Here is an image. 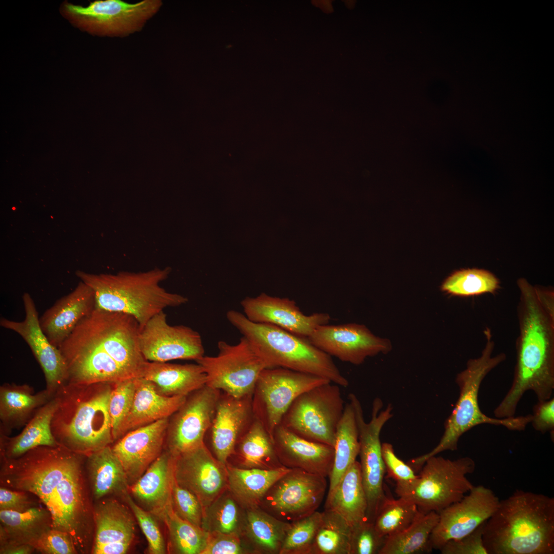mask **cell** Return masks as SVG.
I'll return each mask as SVG.
<instances>
[{"label": "cell", "mask_w": 554, "mask_h": 554, "mask_svg": "<svg viewBox=\"0 0 554 554\" xmlns=\"http://www.w3.org/2000/svg\"><path fill=\"white\" fill-rule=\"evenodd\" d=\"M224 466L212 457L204 443L174 457V475L177 483L192 492L204 507L224 486Z\"/></svg>", "instance_id": "21"}, {"label": "cell", "mask_w": 554, "mask_h": 554, "mask_svg": "<svg viewBox=\"0 0 554 554\" xmlns=\"http://www.w3.org/2000/svg\"><path fill=\"white\" fill-rule=\"evenodd\" d=\"M488 554H553L554 498L516 490L485 522Z\"/></svg>", "instance_id": "3"}, {"label": "cell", "mask_w": 554, "mask_h": 554, "mask_svg": "<svg viewBox=\"0 0 554 554\" xmlns=\"http://www.w3.org/2000/svg\"><path fill=\"white\" fill-rule=\"evenodd\" d=\"M59 405L55 400L41 408L22 433L7 443L5 449L6 458H17L40 446H57L52 434L51 423Z\"/></svg>", "instance_id": "36"}, {"label": "cell", "mask_w": 554, "mask_h": 554, "mask_svg": "<svg viewBox=\"0 0 554 554\" xmlns=\"http://www.w3.org/2000/svg\"><path fill=\"white\" fill-rule=\"evenodd\" d=\"M439 520L435 511L422 512L407 528L386 537L378 554H417L430 552V536Z\"/></svg>", "instance_id": "35"}, {"label": "cell", "mask_w": 554, "mask_h": 554, "mask_svg": "<svg viewBox=\"0 0 554 554\" xmlns=\"http://www.w3.org/2000/svg\"><path fill=\"white\" fill-rule=\"evenodd\" d=\"M23 302L24 320L15 321L1 318L0 325L17 333L25 340L41 365L48 385H57L68 377L66 360L59 348L53 345L44 333L35 304L28 293L23 295Z\"/></svg>", "instance_id": "23"}, {"label": "cell", "mask_w": 554, "mask_h": 554, "mask_svg": "<svg viewBox=\"0 0 554 554\" xmlns=\"http://www.w3.org/2000/svg\"><path fill=\"white\" fill-rule=\"evenodd\" d=\"M239 454L242 463L251 468L272 469L283 466L276 454L272 439L255 417L242 438Z\"/></svg>", "instance_id": "38"}, {"label": "cell", "mask_w": 554, "mask_h": 554, "mask_svg": "<svg viewBox=\"0 0 554 554\" xmlns=\"http://www.w3.org/2000/svg\"><path fill=\"white\" fill-rule=\"evenodd\" d=\"M169 535L170 552L182 554H202L209 535L202 528L180 517L172 505L166 511L163 521Z\"/></svg>", "instance_id": "40"}, {"label": "cell", "mask_w": 554, "mask_h": 554, "mask_svg": "<svg viewBox=\"0 0 554 554\" xmlns=\"http://www.w3.org/2000/svg\"><path fill=\"white\" fill-rule=\"evenodd\" d=\"M499 502L491 489L474 486L462 499L439 513V521L430 536L432 549L440 550L448 541L473 531L491 516Z\"/></svg>", "instance_id": "18"}, {"label": "cell", "mask_w": 554, "mask_h": 554, "mask_svg": "<svg viewBox=\"0 0 554 554\" xmlns=\"http://www.w3.org/2000/svg\"><path fill=\"white\" fill-rule=\"evenodd\" d=\"M533 428L542 433H550L553 437L554 399L538 401L533 408L530 423Z\"/></svg>", "instance_id": "54"}, {"label": "cell", "mask_w": 554, "mask_h": 554, "mask_svg": "<svg viewBox=\"0 0 554 554\" xmlns=\"http://www.w3.org/2000/svg\"><path fill=\"white\" fill-rule=\"evenodd\" d=\"M162 4L160 0H97L84 7L64 2L61 12L76 27L91 34L122 37L141 30Z\"/></svg>", "instance_id": "9"}, {"label": "cell", "mask_w": 554, "mask_h": 554, "mask_svg": "<svg viewBox=\"0 0 554 554\" xmlns=\"http://www.w3.org/2000/svg\"><path fill=\"white\" fill-rule=\"evenodd\" d=\"M476 468L474 461L469 457L450 460L441 456L428 458L416 480L403 487H395V492L415 504L424 513H439L456 503L474 486L467 476Z\"/></svg>", "instance_id": "8"}, {"label": "cell", "mask_w": 554, "mask_h": 554, "mask_svg": "<svg viewBox=\"0 0 554 554\" xmlns=\"http://www.w3.org/2000/svg\"><path fill=\"white\" fill-rule=\"evenodd\" d=\"M170 272L166 267L140 272L93 274L77 270L75 274L93 290L95 308L130 315L141 328L165 308L188 302L186 297L169 292L160 285Z\"/></svg>", "instance_id": "4"}, {"label": "cell", "mask_w": 554, "mask_h": 554, "mask_svg": "<svg viewBox=\"0 0 554 554\" xmlns=\"http://www.w3.org/2000/svg\"><path fill=\"white\" fill-rule=\"evenodd\" d=\"M251 397L236 398L225 393L220 394L218 400L209 429L216 459L224 466L233 452L239 436L251 423Z\"/></svg>", "instance_id": "26"}, {"label": "cell", "mask_w": 554, "mask_h": 554, "mask_svg": "<svg viewBox=\"0 0 554 554\" xmlns=\"http://www.w3.org/2000/svg\"><path fill=\"white\" fill-rule=\"evenodd\" d=\"M174 457L164 450L140 478L129 487L135 502L163 521L172 505Z\"/></svg>", "instance_id": "28"}, {"label": "cell", "mask_w": 554, "mask_h": 554, "mask_svg": "<svg viewBox=\"0 0 554 554\" xmlns=\"http://www.w3.org/2000/svg\"><path fill=\"white\" fill-rule=\"evenodd\" d=\"M487 342L481 355L469 359L466 368L459 373L456 382L459 396L451 414L444 423L443 434L431 451L409 460L407 463L416 471L420 470L429 458L447 451L458 449L459 441L465 433L481 424L503 426L510 430H524L530 423L531 414L499 419L489 417L480 409L478 396L482 381L486 375L506 358L504 353L494 356V344L489 329L484 332Z\"/></svg>", "instance_id": "5"}, {"label": "cell", "mask_w": 554, "mask_h": 554, "mask_svg": "<svg viewBox=\"0 0 554 554\" xmlns=\"http://www.w3.org/2000/svg\"><path fill=\"white\" fill-rule=\"evenodd\" d=\"M34 547L35 550L44 554L78 553L68 533L52 528L41 536Z\"/></svg>", "instance_id": "51"}, {"label": "cell", "mask_w": 554, "mask_h": 554, "mask_svg": "<svg viewBox=\"0 0 554 554\" xmlns=\"http://www.w3.org/2000/svg\"><path fill=\"white\" fill-rule=\"evenodd\" d=\"M333 466L329 476L328 491L337 485L359 454V432L354 408L349 401L345 405L337 426Z\"/></svg>", "instance_id": "34"}, {"label": "cell", "mask_w": 554, "mask_h": 554, "mask_svg": "<svg viewBox=\"0 0 554 554\" xmlns=\"http://www.w3.org/2000/svg\"><path fill=\"white\" fill-rule=\"evenodd\" d=\"M385 539L377 532L373 523L365 521L352 528L350 554H378Z\"/></svg>", "instance_id": "49"}, {"label": "cell", "mask_w": 554, "mask_h": 554, "mask_svg": "<svg viewBox=\"0 0 554 554\" xmlns=\"http://www.w3.org/2000/svg\"><path fill=\"white\" fill-rule=\"evenodd\" d=\"M284 466L272 469L228 467L227 476L233 492L243 501L256 503L271 486L290 470Z\"/></svg>", "instance_id": "37"}, {"label": "cell", "mask_w": 554, "mask_h": 554, "mask_svg": "<svg viewBox=\"0 0 554 554\" xmlns=\"http://www.w3.org/2000/svg\"><path fill=\"white\" fill-rule=\"evenodd\" d=\"M93 507V554H125L134 539L135 519L129 508L113 498L97 501Z\"/></svg>", "instance_id": "22"}, {"label": "cell", "mask_w": 554, "mask_h": 554, "mask_svg": "<svg viewBox=\"0 0 554 554\" xmlns=\"http://www.w3.org/2000/svg\"><path fill=\"white\" fill-rule=\"evenodd\" d=\"M348 398L354 408L359 432L361 474L367 502L366 519L373 523L386 496L383 484L386 470L380 436L385 424L393 416L392 407L389 404L382 410L383 402L375 398L371 420L366 422L359 399L353 393L348 394Z\"/></svg>", "instance_id": "11"}, {"label": "cell", "mask_w": 554, "mask_h": 554, "mask_svg": "<svg viewBox=\"0 0 554 554\" xmlns=\"http://www.w3.org/2000/svg\"><path fill=\"white\" fill-rule=\"evenodd\" d=\"M0 546L29 544L34 547L41 536L52 528L49 511L38 506L24 512L0 510Z\"/></svg>", "instance_id": "33"}, {"label": "cell", "mask_w": 554, "mask_h": 554, "mask_svg": "<svg viewBox=\"0 0 554 554\" xmlns=\"http://www.w3.org/2000/svg\"><path fill=\"white\" fill-rule=\"evenodd\" d=\"M213 538L208 537L206 546L202 554H237L242 552L239 542L230 534L219 532Z\"/></svg>", "instance_id": "56"}, {"label": "cell", "mask_w": 554, "mask_h": 554, "mask_svg": "<svg viewBox=\"0 0 554 554\" xmlns=\"http://www.w3.org/2000/svg\"><path fill=\"white\" fill-rule=\"evenodd\" d=\"M226 317L250 342L268 368H285L316 375L343 387L348 386L331 356L307 338L273 325L253 322L238 311H228Z\"/></svg>", "instance_id": "6"}, {"label": "cell", "mask_w": 554, "mask_h": 554, "mask_svg": "<svg viewBox=\"0 0 554 554\" xmlns=\"http://www.w3.org/2000/svg\"><path fill=\"white\" fill-rule=\"evenodd\" d=\"M140 330L138 322L130 315L94 308L66 340L110 356L132 377L139 378L148 362L140 349Z\"/></svg>", "instance_id": "7"}, {"label": "cell", "mask_w": 554, "mask_h": 554, "mask_svg": "<svg viewBox=\"0 0 554 554\" xmlns=\"http://www.w3.org/2000/svg\"><path fill=\"white\" fill-rule=\"evenodd\" d=\"M169 420L163 419L132 430L111 447L125 469L129 486L163 451Z\"/></svg>", "instance_id": "24"}, {"label": "cell", "mask_w": 554, "mask_h": 554, "mask_svg": "<svg viewBox=\"0 0 554 554\" xmlns=\"http://www.w3.org/2000/svg\"><path fill=\"white\" fill-rule=\"evenodd\" d=\"M307 339L331 357L354 365L391 349L389 341L374 335L365 326L354 323L321 325Z\"/></svg>", "instance_id": "19"}, {"label": "cell", "mask_w": 554, "mask_h": 554, "mask_svg": "<svg viewBox=\"0 0 554 554\" xmlns=\"http://www.w3.org/2000/svg\"><path fill=\"white\" fill-rule=\"evenodd\" d=\"M247 520L250 534L255 542L266 552L280 553L290 523L259 510L249 511Z\"/></svg>", "instance_id": "42"}, {"label": "cell", "mask_w": 554, "mask_h": 554, "mask_svg": "<svg viewBox=\"0 0 554 554\" xmlns=\"http://www.w3.org/2000/svg\"><path fill=\"white\" fill-rule=\"evenodd\" d=\"M77 454L66 447L40 446L21 458H6L0 482L1 486L35 496L49 511L52 529L68 533L78 553H86L93 544V507Z\"/></svg>", "instance_id": "1"}, {"label": "cell", "mask_w": 554, "mask_h": 554, "mask_svg": "<svg viewBox=\"0 0 554 554\" xmlns=\"http://www.w3.org/2000/svg\"><path fill=\"white\" fill-rule=\"evenodd\" d=\"M273 442L283 466L329 477L333 464V447L300 437L281 424L274 431Z\"/></svg>", "instance_id": "25"}, {"label": "cell", "mask_w": 554, "mask_h": 554, "mask_svg": "<svg viewBox=\"0 0 554 554\" xmlns=\"http://www.w3.org/2000/svg\"><path fill=\"white\" fill-rule=\"evenodd\" d=\"M484 523L466 536L458 540L448 541L440 549L441 553L442 554H488L483 541Z\"/></svg>", "instance_id": "52"}, {"label": "cell", "mask_w": 554, "mask_h": 554, "mask_svg": "<svg viewBox=\"0 0 554 554\" xmlns=\"http://www.w3.org/2000/svg\"><path fill=\"white\" fill-rule=\"evenodd\" d=\"M44 400V394L34 395L21 389L4 388L0 393L1 416L10 419L22 417Z\"/></svg>", "instance_id": "47"}, {"label": "cell", "mask_w": 554, "mask_h": 554, "mask_svg": "<svg viewBox=\"0 0 554 554\" xmlns=\"http://www.w3.org/2000/svg\"><path fill=\"white\" fill-rule=\"evenodd\" d=\"M216 356L196 361L206 374V385L236 398L251 395L262 371L268 368L250 342L243 336L235 345L217 343Z\"/></svg>", "instance_id": "12"}, {"label": "cell", "mask_w": 554, "mask_h": 554, "mask_svg": "<svg viewBox=\"0 0 554 554\" xmlns=\"http://www.w3.org/2000/svg\"><path fill=\"white\" fill-rule=\"evenodd\" d=\"M382 454L388 476L396 482V487L412 484L418 477L415 471L407 463L398 458L391 444H382Z\"/></svg>", "instance_id": "50"}, {"label": "cell", "mask_w": 554, "mask_h": 554, "mask_svg": "<svg viewBox=\"0 0 554 554\" xmlns=\"http://www.w3.org/2000/svg\"><path fill=\"white\" fill-rule=\"evenodd\" d=\"M327 485L326 477L291 468L267 492L264 497L265 505L281 521H296L317 511Z\"/></svg>", "instance_id": "14"}, {"label": "cell", "mask_w": 554, "mask_h": 554, "mask_svg": "<svg viewBox=\"0 0 554 554\" xmlns=\"http://www.w3.org/2000/svg\"><path fill=\"white\" fill-rule=\"evenodd\" d=\"M499 287L498 279L491 272L478 269L454 272L443 283L442 290L449 294L468 296L493 293Z\"/></svg>", "instance_id": "43"}, {"label": "cell", "mask_w": 554, "mask_h": 554, "mask_svg": "<svg viewBox=\"0 0 554 554\" xmlns=\"http://www.w3.org/2000/svg\"><path fill=\"white\" fill-rule=\"evenodd\" d=\"M172 504L180 517L203 528V507L192 492L177 483L175 478L172 489Z\"/></svg>", "instance_id": "48"}, {"label": "cell", "mask_w": 554, "mask_h": 554, "mask_svg": "<svg viewBox=\"0 0 554 554\" xmlns=\"http://www.w3.org/2000/svg\"><path fill=\"white\" fill-rule=\"evenodd\" d=\"M35 550L29 544H9L0 546L1 554H30Z\"/></svg>", "instance_id": "57"}, {"label": "cell", "mask_w": 554, "mask_h": 554, "mask_svg": "<svg viewBox=\"0 0 554 554\" xmlns=\"http://www.w3.org/2000/svg\"><path fill=\"white\" fill-rule=\"evenodd\" d=\"M518 285L516 364L512 384L493 411L500 419L515 416L526 392L533 391L538 401H543L551 398L554 390V315L543 307L535 287L525 279H519Z\"/></svg>", "instance_id": "2"}, {"label": "cell", "mask_w": 554, "mask_h": 554, "mask_svg": "<svg viewBox=\"0 0 554 554\" xmlns=\"http://www.w3.org/2000/svg\"><path fill=\"white\" fill-rule=\"evenodd\" d=\"M339 386L329 382L303 392L291 403L280 424L300 437L334 447L345 407Z\"/></svg>", "instance_id": "10"}, {"label": "cell", "mask_w": 554, "mask_h": 554, "mask_svg": "<svg viewBox=\"0 0 554 554\" xmlns=\"http://www.w3.org/2000/svg\"><path fill=\"white\" fill-rule=\"evenodd\" d=\"M329 382L316 375L285 368H265L260 374L253 392L254 417L273 440L274 430L295 398L311 388Z\"/></svg>", "instance_id": "13"}, {"label": "cell", "mask_w": 554, "mask_h": 554, "mask_svg": "<svg viewBox=\"0 0 554 554\" xmlns=\"http://www.w3.org/2000/svg\"><path fill=\"white\" fill-rule=\"evenodd\" d=\"M126 503L137 522L148 542L147 552L150 554H165L166 546L155 516L139 506L129 492L122 498Z\"/></svg>", "instance_id": "46"}, {"label": "cell", "mask_w": 554, "mask_h": 554, "mask_svg": "<svg viewBox=\"0 0 554 554\" xmlns=\"http://www.w3.org/2000/svg\"><path fill=\"white\" fill-rule=\"evenodd\" d=\"M325 509L340 514L352 528L367 521V502L359 462L355 461L334 488L328 491Z\"/></svg>", "instance_id": "31"}, {"label": "cell", "mask_w": 554, "mask_h": 554, "mask_svg": "<svg viewBox=\"0 0 554 554\" xmlns=\"http://www.w3.org/2000/svg\"><path fill=\"white\" fill-rule=\"evenodd\" d=\"M421 513L413 503L386 495L373 522L374 526L381 537L386 538L409 527Z\"/></svg>", "instance_id": "41"}, {"label": "cell", "mask_w": 554, "mask_h": 554, "mask_svg": "<svg viewBox=\"0 0 554 554\" xmlns=\"http://www.w3.org/2000/svg\"><path fill=\"white\" fill-rule=\"evenodd\" d=\"M29 493L4 486L0 488V510L24 512L36 506Z\"/></svg>", "instance_id": "55"}, {"label": "cell", "mask_w": 554, "mask_h": 554, "mask_svg": "<svg viewBox=\"0 0 554 554\" xmlns=\"http://www.w3.org/2000/svg\"><path fill=\"white\" fill-rule=\"evenodd\" d=\"M187 396L161 394L152 382L143 377L136 378L132 406L123 425L122 437L135 428L170 418L183 405Z\"/></svg>", "instance_id": "29"}, {"label": "cell", "mask_w": 554, "mask_h": 554, "mask_svg": "<svg viewBox=\"0 0 554 554\" xmlns=\"http://www.w3.org/2000/svg\"><path fill=\"white\" fill-rule=\"evenodd\" d=\"M321 515V512L316 511L290 523L280 553L311 554Z\"/></svg>", "instance_id": "44"}, {"label": "cell", "mask_w": 554, "mask_h": 554, "mask_svg": "<svg viewBox=\"0 0 554 554\" xmlns=\"http://www.w3.org/2000/svg\"><path fill=\"white\" fill-rule=\"evenodd\" d=\"M111 390L105 386L77 405L62 429L61 438L68 449L88 456L113 441L108 407Z\"/></svg>", "instance_id": "16"}, {"label": "cell", "mask_w": 554, "mask_h": 554, "mask_svg": "<svg viewBox=\"0 0 554 554\" xmlns=\"http://www.w3.org/2000/svg\"><path fill=\"white\" fill-rule=\"evenodd\" d=\"M321 513L311 554H350L351 526L334 511L325 509Z\"/></svg>", "instance_id": "39"}, {"label": "cell", "mask_w": 554, "mask_h": 554, "mask_svg": "<svg viewBox=\"0 0 554 554\" xmlns=\"http://www.w3.org/2000/svg\"><path fill=\"white\" fill-rule=\"evenodd\" d=\"M215 508L213 515V527L217 532L232 534L235 530L238 522V509L234 501L230 498L222 500Z\"/></svg>", "instance_id": "53"}, {"label": "cell", "mask_w": 554, "mask_h": 554, "mask_svg": "<svg viewBox=\"0 0 554 554\" xmlns=\"http://www.w3.org/2000/svg\"><path fill=\"white\" fill-rule=\"evenodd\" d=\"M241 304L245 316L250 321L273 325L306 338L318 326L327 324L330 320L326 313L305 315L294 301L265 293L254 298L247 297Z\"/></svg>", "instance_id": "20"}, {"label": "cell", "mask_w": 554, "mask_h": 554, "mask_svg": "<svg viewBox=\"0 0 554 554\" xmlns=\"http://www.w3.org/2000/svg\"><path fill=\"white\" fill-rule=\"evenodd\" d=\"M87 471L92 496L98 501L109 496L121 498L129 492L125 469L109 445L87 456Z\"/></svg>", "instance_id": "32"}, {"label": "cell", "mask_w": 554, "mask_h": 554, "mask_svg": "<svg viewBox=\"0 0 554 554\" xmlns=\"http://www.w3.org/2000/svg\"><path fill=\"white\" fill-rule=\"evenodd\" d=\"M136 379L131 378L115 383L111 390L108 407L113 441L122 437V428L134 396Z\"/></svg>", "instance_id": "45"}, {"label": "cell", "mask_w": 554, "mask_h": 554, "mask_svg": "<svg viewBox=\"0 0 554 554\" xmlns=\"http://www.w3.org/2000/svg\"><path fill=\"white\" fill-rule=\"evenodd\" d=\"M220 396V390L206 385L189 394L169 420L165 450L175 457L203 444Z\"/></svg>", "instance_id": "15"}, {"label": "cell", "mask_w": 554, "mask_h": 554, "mask_svg": "<svg viewBox=\"0 0 554 554\" xmlns=\"http://www.w3.org/2000/svg\"><path fill=\"white\" fill-rule=\"evenodd\" d=\"M138 343L142 354L148 362L196 361L204 355L199 333L186 326L169 325L164 311L152 316L140 328Z\"/></svg>", "instance_id": "17"}, {"label": "cell", "mask_w": 554, "mask_h": 554, "mask_svg": "<svg viewBox=\"0 0 554 554\" xmlns=\"http://www.w3.org/2000/svg\"><path fill=\"white\" fill-rule=\"evenodd\" d=\"M95 308L93 290L80 281L39 318L40 326L50 343L58 348L80 322Z\"/></svg>", "instance_id": "27"}, {"label": "cell", "mask_w": 554, "mask_h": 554, "mask_svg": "<svg viewBox=\"0 0 554 554\" xmlns=\"http://www.w3.org/2000/svg\"><path fill=\"white\" fill-rule=\"evenodd\" d=\"M143 378L152 382L161 394L187 396L206 385V374L198 363L176 364L147 362Z\"/></svg>", "instance_id": "30"}]
</instances>
